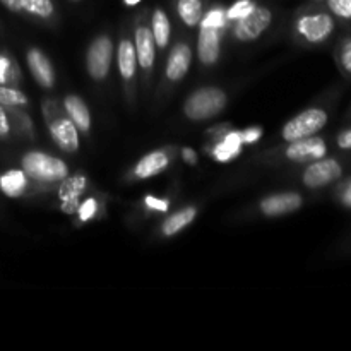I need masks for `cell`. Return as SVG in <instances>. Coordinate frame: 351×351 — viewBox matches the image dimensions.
I'll list each match as a JSON object with an SVG mask.
<instances>
[{
	"label": "cell",
	"mask_w": 351,
	"mask_h": 351,
	"mask_svg": "<svg viewBox=\"0 0 351 351\" xmlns=\"http://www.w3.org/2000/svg\"><path fill=\"white\" fill-rule=\"evenodd\" d=\"M273 23V12L264 5H256L242 19L233 21V36L239 41H254Z\"/></svg>",
	"instance_id": "cell-5"
},
{
	"label": "cell",
	"mask_w": 351,
	"mask_h": 351,
	"mask_svg": "<svg viewBox=\"0 0 351 351\" xmlns=\"http://www.w3.org/2000/svg\"><path fill=\"white\" fill-rule=\"evenodd\" d=\"M48 132L51 141L65 153H75L79 149V129L69 117H55L48 122Z\"/></svg>",
	"instance_id": "cell-10"
},
{
	"label": "cell",
	"mask_w": 351,
	"mask_h": 351,
	"mask_svg": "<svg viewBox=\"0 0 351 351\" xmlns=\"http://www.w3.org/2000/svg\"><path fill=\"white\" fill-rule=\"evenodd\" d=\"M170 165V156L165 149L151 151V153L144 154L137 165L134 167V177L137 180H147L151 177H156L161 171H165Z\"/></svg>",
	"instance_id": "cell-16"
},
{
	"label": "cell",
	"mask_w": 351,
	"mask_h": 351,
	"mask_svg": "<svg viewBox=\"0 0 351 351\" xmlns=\"http://www.w3.org/2000/svg\"><path fill=\"white\" fill-rule=\"evenodd\" d=\"M0 3L10 12H21V0H0Z\"/></svg>",
	"instance_id": "cell-37"
},
{
	"label": "cell",
	"mask_w": 351,
	"mask_h": 351,
	"mask_svg": "<svg viewBox=\"0 0 351 351\" xmlns=\"http://www.w3.org/2000/svg\"><path fill=\"white\" fill-rule=\"evenodd\" d=\"M144 204H146V208L153 209V211L167 213L168 209H170V201H168V199H160L154 197V195H146V197H144Z\"/></svg>",
	"instance_id": "cell-31"
},
{
	"label": "cell",
	"mask_w": 351,
	"mask_h": 351,
	"mask_svg": "<svg viewBox=\"0 0 351 351\" xmlns=\"http://www.w3.org/2000/svg\"><path fill=\"white\" fill-rule=\"evenodd\" d=\"M86 189H88V177L86 175H67L58 187V201H60L62 213H65V215L77 213L79 204H81L79 201H81Z\"/></svg>",
	"instance_id": "cell-8"
},
{
	"label": "cell",
	"mask_w": 351,
	"mask_h": 351,
	"mask_svg": "<svg viewBox=\"0 0 351 351\" xmlns=\"http://www.w3.org/2000/svg\"><path fill=\"white\" fill-rule=\"evenodd\" d=\"M134 47H136L137 64L143 69V72H151L156 60V43H154L151 27L146 24H137L134 31Z\"/></svg>",
	"instance_id": "cell-12"
},
{
	"label": "cell",
	"mask_w": 351,
	"mask_h": 351,
	"mask_svg": "<svg viewBox=\"0 0 351 351\" xmlns=\"http://www.w3.org/2000/svg\"><path fill=\"white\" fill-rule=\"evenodd\" d=\"M137 55L134 41L130 38H122L117 45V69L123 81H132L137 74Z\"/></svg>",
	"instance_id": "cell-17"
},
{
	"label": "cell",
	"mask_w": 351,
	"mask_h": 351,
	"mask_svg": "<svg viewBox=\"0 0 351 351\" xmlns=\"http://www.w3.org/2000/svg\"><path fill=\"white\" fill-rule=\"evenodd\" d=\"M343 175L341 165L338 163L332 158H321V160H315L305 168L304 171V180L305 187L308 189H321L324 185L332 184L335 180H338Z\"/></svg>",
	"instance_id": "cell-7"
},
{
	"label": "cell",
	"mask_w": 351,
	"mask_h": 351,
	"mask_svg": "<svg viewBox=\"0 0 351 351\" xmlns=\"http://www.w3.org/2000/svg\"><path fill=\"white\" fill-rule=\"evenodd\" d=\"M64 110L67 113L69 119L75 123V127L79 129V132L88 134L91 130V112H89L88 105L84 103V99L79 98L75 95H69L64 98Z\"/></svg>",
	"instance_id": "cell-18"
},
{
	"label": "cell",
	"mask_w": 351,
	"mask_h": 351,
	"mask_svg": "<svg viewBox=\"0 0 351 351\" xmlns=\"http://www.w3.org/2000/svg\"><path fill=\"white\" fill-rule=\"evenodd\" d=\"M177 14L185 26L195 27L204 16V3L202 0H177Z\"/></svg>",
	"instance_id": "cell-23"
},
{
	"label": "cell",
	"mask_w": 351,
	"mask_h": 351,
	"mask_svg": "<svg viewBox=\"0 0 351 351\" xmlns=\"http://www.w3.org/2000/svg\"><path fill=\"white\" fill-rule=\"evenodd\" d=\"M228 24V16H226V9H223L221 5H215L213 9H209L208 12H204L199 26L206 27H215V29L223 31Z\"/></svg>",
	"instance_id": "cell-26"
},
{
	"label": "cell",
	"mask_w": 351,
	"mask_h": 351,
	"mask_svg": "<svg viewBox=\"0 0 351 351\" xmlns=\"http://www.w3.org/2000/svg\"><path fill=\"white\" fill-rule=\"evenodd\" d=\"M195 216H197V209L195 208L180 209V211H177L175 215L168 216V218L165 219L163 225H161V233H163L165 237L177 235V233H180L182 230H185L192 221H194Z\"/></svg>",
	"instance_id": "cell-21"
},
{
	"label": "cell",
	"mask_w": 351,
	"mask_h": 351,
	"mask_svg": "<svg viewBox=\"0 0 351 351\" xmlns=\"http://www.w3.org/2000/svg\"><path fill=\"white\" fill-rule=\"evenodd\" d=\"M151 33H153L154 43L158 48L165 50L170 45L171 38V23L168 14L161 7L154 9L153 17H151Z\"/></svg>",
	"instance_id": "cell-20"
},
{
	"label": "cell",
	"mask_w": 351,
	"mask_h": 351,
	"mask_svg": "<svg viewBox=\"0 0 351 351\" xmlns=\"http://www.w3.org/2000/svg\"><path fill=\"white\" fill-rule=\"evenodd\" d=\"M341 201H343V204L346 206V208H351V182L348 184V187L345 189V192H343Z\"/></svg>",
	"instance_id": "cell-38"
},
{
	"label": "cell",
	"mask_w": 351,
	"mask_h": 351,
	"mask_svg": "<svg viewBox=\"0 0 351 351\" xmlns=\"http://www.w3.org/2000/svg\"><path fill=\"white\" fill-rule=\"evenodd\" d=\"M182 156H184L185 163L189 165L197 163V154H195V151L191 149V147H184V149H182Z\"/></svg>",
	"instance_id": "cell-36"
},
{
	"label": "cell",
	"mask_w": 351,
	"mask_h": 351,
	"mask_svg": "<svg viewBox=\"0 0 351 351\" xmlns=\"http://www.w3.org/2000/svg\"><path fill=\"white\" fill-rule=\"evenodd\" d=\"M341 64L343 67L351 74V40L346 41L345 47L341 50Z\"/></svg>",
	"instance_id": "cell-34"
},
{
	"label": "cell",
	"mask_w": 351,
	"mask_h": 351,
	"mask_svg": "<svg viewBox=\"0 0 351 351\" xmlns=\"http://www.w3.org/2000/svg\"><path fill=\"white\" fill-rule=\"evenodd\" d=\"M27 189V175L23 170H9L0 175V191L7 197H21Z\"/></svg>",
	"instance_id": "cell-22"
},
{
	"label": "cell",
	"mask_w": 351,
	"mask_h": 351,
	"mask_svg": "<svg viewBox=\"0 0 351 351\" xmlns=\"http://www.w3.org/2000/svg\"><path fill=\"white\" fill-rule=\"evenodd\" d=\"M123 2H125L127 5H137V3H139L141 0H123Z\"/></svg>",
	"instance_id": "cell-39"
},
{
	"label": "cell",
	"mask_w": 351,
	"mask_h": 351,
	"mask_svg": "<svg viewBox=\"0 0 351 351\" xmlns=\"http://www.w3.org/2000/svg\"><path fill=\"white\" fill-rule=\"evenodd\" d=\"M326 123H328V113L324 110L308 108L285 123L283 130H281V137L287 143L305 139V137L315 136L319 130L324 129Z\"/></svg>",
	"instance_id": "cell-3"
},
{
	"label": "cell",
	"mask_w": 351,
	"mask_h": 351,
	"mask_svg": "<svg viewBox=\"0 0 351 351\" xmlns=\"http://www.w3.org/2000/svg\"><path fill=\"white\" fill-rule=\"evenodd\" d=\"M192 64V48L187 43H177L168 55L165 74L170 82H178L187 75Z\"/></svg>",
	"instance_id": "cell-15"
},
{
	"label": "cell",
	"mask_w": 351,
	"mask_h": 351,
	"mask_svg": "<svg viewBox=\"0 0 351 351\" xmlns=\"http://www.w3.org/2000/svg\"><path fill=\"white\" fill-rule=\"evenodd\" d=\"M328 153V146H326L324 139L317 136L305 137V139L293 141L288 143L285 156L293 163H312L315 160H321Z\"/></svg>",
	"instance_id": "cell-9"
},
{
	"label": "cell",
	"mask_w": 351,
	"mask_h": 351,
	"mask_svg": "<svg viewBox=\"0 0 351 351\" xmlns=\"http://www.w3.org/2000/svg\"><path fill=\"white\" fill-rule=\"evenodd\" d=\"M71 2H79V0H71Z\"/></svg>",
	"instance_id": "cell-40"
},
{
	"label": "cell",
	"mask_w": 351,
	"mask_h": 351,
	"mask_svg": "<svg viewBox=\"0 0 351 351\" xmlns=\"http://www.w3.org/2000/svg\"><path fill=\"white\" fill-rule=\"evenodd\" d=\"M256 5L257 3L254 2V0H237V2L230 7V9H226L228 21H232L233 23V21L242 19V17L247 16V14H249Z\"/></svg>",
	"instance_id": "cell-27"
},
{
	"label": "cell",
	"mask_w": 351,
	"mask_h": 351,
	"mask_svg": "<svg viewBox=\"0 0 351 351\" xmlns=\"http://www.w3.org/2000/svg\"><path fill=\"white\" fill-rule=\"evenodd\" d=\"M14 79V64L7 55H0V84H7Z\"/></svg>",
	"instance_id": "cell-30"
},
{
	"label": "cell",
	"mask_w": 351,
	"mask_h": 351,
	"mask_svg": "<svg viewBox=\"0 0 351 351\" xmlns=\"http://www.w3.org/2000/svg\"><path fill=\"white\" fill-rule=\"evenodd\" d=\"M332 14L343 19H351V0H328Z\"/></svg>",
	"instance_id": "cell-29"
},
{
	"label": "cell",
	"mask_w": 351,
	"mask_h": 351,
	"mask_svg": "<svg viewBox=\"0 0 351 351\" xmlns=\"http://www.w3.org/2000/svg\"><path fill=\"white\" fill-rule=\"evenodd\" d=\"M221 53V31L215 27L199 26L197 38V57L202 65H215Z\"/></svg>",
	"instance_id": "cell-13"
},
{
	"label": "cell",
	"mask_w": 351,
	"mask_h": 351,
	"mask_svg": "<svg viewBox=\"0 0 351 351\" xmlns=\"http://www.w3.org/2000/svg\"><path fill=\"white\" fill-rule=\"evenodd\" d=\"M21 12L38 19H50L55 14V3L53 0H21Z\"/></svg>",
	"instance_id": "cell-24"
},
{
	"label": "cell",
	"mask_w": 351,
	"mask_h": 351,
	"mask_svg": "<svg viewBox=\"0 0 351 351\" xmlns=\"http://www.w3.org/2000/svg\"><path fill=\"white\" fill-rule=\"evenodd\" d=\"M29 103L27 96L16 88H9L7 84H0V105L7 108H16V106H26Z\"/></svg>",
	"instance_id": "cell-25"
},
{
	"label": "cell",
	"mask_w": 351,
	"mask_h": 351,
	"mask_svg": "<svg viewBox=\"0 0 351 351\" xmlns=\"http://www.w3.org/2000/svg\"><path fill=\"white\" fill-rule=\"evenodd\" d=\"M26 60L31 75H33L34 81L38 82V86H41L43 89L53 88L55 69L53 65H51L50 58H48L43 51L38 50V48H31V50H27Z\"/></svg>",
	"instance_id": "cell-14"
},
{
	"label": "cell",
	"mask_w": 351,
	"mask_h": 351,
	"mask_svg": "<svg viewBox=\"0 0 351 351\" xmlns=\"http://www.w3.org/2000/svg\"><path fill=\"white\" fill-rule=\"evenodd\" d=\"M10 134V120L5 106L0 105V137H7Z\"/></svg>",
	"instance_id": "cell-33"
},
{
	"label": "cell",
	"mask_w": 351,
	"mask_h": 351,
	"mask_svg": "<svg viewBox=\"0 0 351 351\" xmlns=\"http://www.w3.org/2000/svg\"><path fill=\"white\" fill-rule=\"evenodd\" d=\"M113 51H115L113 41L106 34H101L89 45L88 53H86V69H88V74L93 81H105L106 75L110 74Z\"/></svg>",
	"instance_id": "cell-4"
},
{
	"label": "cell",
	"mask_w": 351,
	"mask_h": 351,
	"mask_svg": "<svg viewBox=\"0 0 351 351\" xmlns=\"http://www.w3.org/2000/svg\"><path fill=\"white\" fill-rule=\"evenodd\" d=\"M96 213H98V201H96L95 197L86 199L82 204H79V209H77L79 221L81 223L91 221V219L96 216Z\"/></svg>",
	"instance_id": "cell-28"
},
{
	"label": "cell",
	"mask_w": 351,
	"mask_h": 351,
	"mask_svg": "<svg viewBox=\"0 0 351 351\" xmlns=\"http://www.w3.org/2000/svg\"><path fill=\"white\" fill-rule=\"evenodd\" d=\"M228 103V96L221 88L206 86V88L195 89L184 103V113L192 122H202L209 120L221 113Z\"/></svg>",
	"instance_id": "cell-2"
},
{
	"label": "cell",
	"mask_w": 351,
	"mask_h": 351,
	"mask_svg": "<svg viewBox=\"0 0 351 351\" xmlns=\"http://www.w3.org/2000/svg\"><path fill=\"white\" fill-rule=\"evenodd\" d=\"M23 171L27 178L41 184H57L69 175V167L64 160L43 151H29L21 160Z\"/></svg>",
	"instance_id": "cell-1"
},
{
	"label": "cell",
	"mask_w": 351,
	"mask_h": 351,
	"mask_svg": "<svg viewBox=\"0 0 351 351\" xmlns=\"http://www.w3.org/2000/svg\"><path fill=\"white\" fill-rule=\"evenodd\" d=\"M338 146L341 149H351V129L343 130L338 136Z\"/></svg>",
	"instance_id": "cell-35"
},
{
	"label": "cell",
	"mask_w": 351,
	"mask_h": 351,
	"mask_svg": "<svg viewBox=\"0 0 351 351\" xmlns=\"http://www.w3.org/2000/svg\"><path fill=\"white\" fill-rule=\"evenodd\" d=\"M242 134L240 130H232V132L226 134L221 141L215 146L213 151V156L219 163H228L233 161L240 153H242Z\"/></svg>",
	"instance_id": "cell-19"
},
{
	"label": "cell",
	"mask_w": 351,
	"mask_h": 351,
	"mask_svg": "<svg viewBox=\"0 0 351 351\" xmlns=\"http://www.w3.org/2000/svg\"><path fill=\"white\" fill-rule=\"evenodd\" d=\"M304 204V197L297 192H281V194L267 195L261 201L259 209L267 218H276V216L290 215L298 211Z\"/></svg>",
	"instance_id": "cell-11"
},
{
	"label": "cell",
	"mask_w": 351,
	"mask_h": 351,
	"mask_svg": "<svg viewBox=\"0 0 351 351\" xmlns=\"http://www.w3.org/2000/svg\"><path fill=\"white\" fill-rule=\"evenodd\" d=\"M240 134H242L243 144H254L263 137V129L261 127H250V129L240 130Z\"/></svg>",
	"instance_id": "cell-32"
},
{
	"label": "cell",
	"mask_w": 351,
	"mask_h": 351,
	"mask_svg": "<svg viewBox=\"0 0 351 351\" xmlns=\"http://www.w3.org/2000/svg\"><path fill=\"white\" fill-rule=\"evenodd\" d=\"M297 31L311 43H322L335 31V21L328 12L304 14L297 19Z\"/></svg>",
	"instance_id": "cell-6"
}]
</instances>
